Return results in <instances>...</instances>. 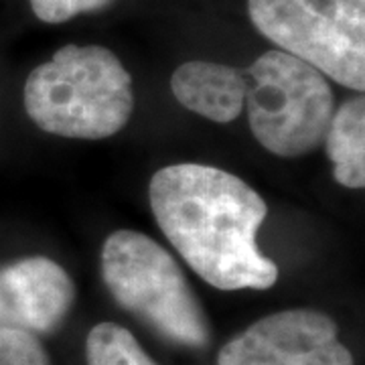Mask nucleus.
I'll use <instances>...</instances> for the list:
<instances>
[{
    "instance_id": "obj_11",
    "label": "nucleus",
    "mask_w": 365,
    "mask_h": 365,
    "mask_svg": "<svg viewBox=\"0 0 365 365\" xmlns=\"http://www.w3.org/2000/svg\"><path fill=\"white\" fill-rule=\"evenodd\" d=\"M0 365H51V361L37 335L0 329Z\"/></svg>"
},
{
    "instance_id": "obj_6",
    "label": "nucleus",
    "mask_w": 365,
    "mask_h": 365,
    "mask_svg": "<svg viewBox=\"0 0 365 365\" xmlns=\"http://www.w3.org/2000/svg\"><path fill=\"white\" fill-rule=\"evenodd\" d=\"M217 365H355L339 327L314 309L268 314L222 347Z\"/></svg>"
},
{
    "instance_id": "obj_12",
    "label": "nucleus",
    "mask_w": 365,
    "mask_h": 365,
    "mask_svg": "<svg viewBox=\"0 0 365 365\" xmlns=\"http://www.w3.org/2000/svg\"><path fill=\"white\" fill-rule=\"evenodd\" d=\"M114 2L116 0H31V9L43 23L59 25L78 14L104 11Z\"/></svg>"
},
{
    "instance_id": "obj_7",
    "label": "nucleus",
    "mask_w": 365,
    "mask_h": 365,
    "mask_svg": "<svg viewBox=\"0 0 365 365\" xmlns=\"http://www.w3.org/2000/svg\"><path fill=\"white\" fill-rule=\"evenodd\" d=\"M78 297L67 270L47 256L0 266V329L49 335L66 323Z\"/></svg>"
},
{
    "instance_id": "obj_1",
    "label": "nucleus",
    "mask_w": 365,
    "mask_h": 365,
    "mask_svg": "<svg viewBox=\"0 0 365 365\" xmlns=\"http://www.w3.org/2000/svg\"><path fill=\"white\" fill-rule=\"evenodd\" d=\"M150 209L189 268L220 290H266L278 266L262 254L258 232L266 201L248 182L207 165L181 163L157 170Z\"/></svg>"
},
{
    "instance_id": "obj_9",
    "label": "nucleus",
    "mask_w": 365,
    "mask_h": 365,
    "mask_svg": "<svg viewBox=\"0 0 365 365\" xmlns=\"http://www.w3.org/2000/svg\"><path fill=\"white\" fill-rule=\"evenodd\" d=\"M325 150L335 181L347 189L365 187V100L355 96L335 108L325 132Z\"/></svg>"
},
{
    "instance_id": "obj_2",
    "label": "nucleus",
    "mask_w": 365,
    "mask_h": 365,
    "mask_svg": "<svg viewBox=\"0 0 365 365\" xmlns=\"http://www.w3.org/2000/svg\"><path fill=\"white\" fill-rule=\"evenodd\" d=\"M25 110L47 134L79 140L110 138L130 122L132 78L106 47L66 45L29 73Z\"/></svg>"
},
{
    "instance_id": "obj_8",
    "label": "nucleus",
    "mask_w": 365,
    "mask_h": 365,
    "mask_svg": "<svg viewBox=\"0 0 365 365\" xmlns=\"http://www.w3.org/2000/svg\"><path fill=\"white\" fill-rule=\"evenodd\" d=\"M170 90L189 112L217 124H230L246 106L248 78L244 69L195 59L175 69Z\"/></svg>"
},
{
    "instance_id": "obj_4",
    "label": "nucleus",
    "mask_w": 365,
    "mask_h": 365,
    "mask_svg": "<svg viewBox=\"0 0 365 365\" xmlns=\"http://www.w3.org/2000/svg\"><path fill=\"white\" fill-rule=\"evenodd\" d=\"M244 71L250 128L268 153L297 158L323 144L335 112V93L319 69L274 49Z\"/></svg>"
},
{
    "instance_id": "obj_10",
    "label": "nucleus",
    "mask_w": 365,
    "mask_h": 365,
    "mask_svg": "<svg viewBox=\"0 0 365 365\" xmlns=\"http://www.w3.org/2000/svg\"><path fill=\"white\" fill-rule=\"evenodd\" d=\"M88 365H157L128 329L98 323L86 339Z\"/></svg>"
},
{
    "instance_id": "obj_5",
    "label": "nucleus",
    "mask_w": 365,
    "mask_h": 365,
    "mask_svg": "<svg viewBox=\"0 0 365 365\" xmlns=\"http://www.w3.org/2000/svg\"><path fill=\"white\" fill-rule=\"evenodd\" d=\"M254 26L349 90H365V0H248Z\"/></svg>"
},
{
    "instance_id": "obj_3",
    "label": "nucleus",
    "mask_w": 365,
    "mask_h": 365,
    "mask_svg": "<svg viewBox=\"0 0 365 365\" xmlns=\"http://www.w3.org/2000/svg\"><path fill=\"white\" fill-rule=\"evenodd\" d=\"M102 278L118 304L163 339L205 349L211 325L175 256L157 240L118 230L102 246Z\"/></svg>"
}]
</instances>
